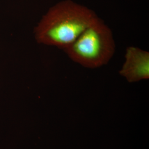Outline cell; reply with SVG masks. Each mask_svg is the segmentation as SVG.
Here are the masks:
<instances>
[{
    "mask_svg": "<svg viewBox=\"0 0 149 149\" xmlns=\"http://www.w3.org/2000/svg\"><path fill=\"white\" fill-rule=\"evenodd\" d=\"M98 18L92 11L67 0L51 8L36 28L38 42L64 49Z\"/></svg>",
    "mask_w": 149,
    "mask_h": 149,
    "instance_id": "1",
    "label": "cell"
},
{
    "mask_svg": "<svg viewBox=\"0 0 149 149\" xmlns=\"http://www.w3.org/2000/svg\"><path fill=\"white\" fill-rule=\"evenodd\" d=\"M115 47L111 30L98 18L63 51L75 63L96 69L109 62Z\"/></svg>",
    "mask_w": 149,
    "mask_h": 149,
    "instance_id": "2",
    "label": "cell"
},
{
    "mask_svg": "<svg viewBox=\"0 0 149 149\" xmlns=\"http://www.w3.org/2000/svg\"><path fill=\"white\" fill-rule=\"evenodd\" d=\"M125 61L119 71L129 82L149 78V52L134 47L127 48Z\"/></svg>",
    "mask_w": 149,
    "mask_h": 149,
    "instance_id": "3",
    "label": "cell"
}]
</instances>
